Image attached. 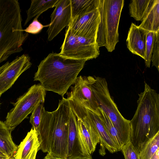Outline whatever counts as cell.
I'll use <instances>...</instances> for the list:
<instances>
[{
    "instance_id": "cell-8",
    "label": "cell",
    "mask_w": 159,
    "mask_h": 159,
    "mask_svg": "<svg viewBox=\"0 0 159 159\" xmlns=\"http://www.w3.org/2000/svg\"><path fill=\"white\" fill-rule=\"evenodd\" d=\"M99 48L96 40L76 35L68 27L59 54L67 57L87 61L98 56Z\"/></svg>"
},
{
    "instance_id": "cell-16",
    "label": "cell",
    "mask_w": 159,
    "mask_h": 159,
    "mask_svg": "<svg viewBox=\"0 0 159 159\" xmlns=\"http://www.w3.org/2000/svg\"><path fill=\"white\" fill-rule=\"evenodd\" d=\"M40 149L37 132L32 128L18 146L13 156L15 159H30L35 151Z\"/></svg>"
},
{
    "instance_id": "cell-11",
    "label": "cell",
    "mask_w": 159,
    "mask_h": 159,
    "mask_svg": "<svg viewBox=\"0 0 159 159\" xmlns=\"http://www.w3.org/2000/svg\"><path fill=\"white\" fill-rule=\"evenodd\" d=\"M100 15L98 8L71 19L68 26L76 35L96 41Z\"/></svg>"
},
{
    "instance_id": "cell-14",
    "label": "cell",
    "mask_w": 159,
    "mask_h": 159,
    "mask_svg": "<svg viewBox=\"0 0 159 159\" xmlns=\"http://www.w3.org/2000/svg\"><path fill=\"white\" fill-rule=\"evenodd\" d=\"M147 31L132 23L126 39L127 47L129 50L144 59Z\"/></svg>"
},
{
    "instance_id": "cell-18",
    "label": "cell",
    "mask_w": 159,
    "mask_h": 159,
    "mask_svg": "<svg viewBox=\"0 0 159 159\" xmlns=\"http://www.w3.org/2000/svg\"><path fill=\"white\" fill-rule=\"evenodd\" d=\"M12 131L4 122L0 120V149L10 158L13 156L18 148L12 140Z\"/></svg>"
},
{
    "instance_id": "cell-20",
    "label": "cell",
    "mask_w": 159,
    "mask_h": 159,
    "mask_svg": "<svg viewBox=\"0 0 159 159\" xmlns=\"http://www.w3.org/2000/svg\"><path fill=\"white\" fill-rule=\"evenodd\" d=\"M71 19L97 8L98 0H70Z\"/></svg>"
},
{
    "instance_id": "cell-28",
    "label": "cell",
    "mask_w": 159,
    "mask_h": 159,
    "mask_svg": "<svg viewBox=\"0 0 159 159\" xmlns=\"http://www.w3.org/2000/svg\"><path fill=\"white\" fill-rule=\"evenodd\" d=\"M40 15L35 17L29 26L25 29L23 30V31L28 34H36L39 33L43 28L49 27V24L48 25H43L38 20V19Z\"/></svg>"
},
{
    "instance_id": "cell-5",
    "label": "cell",
    "mask_w": 159,
    "mask_h": 159,
    "mask_svg": "<svg viewBox=\"0 0 159 159\" xmlns=\"http://www.w3.org/2000/svg\"><path fill=\"white\" fill-rule=\"evenodd\" d=\"M124 0H98L100 15L96 42L98 47L104 46L111 52L119 41L118 27L124 5Z\"/></svg>"
},
{
    "instance_id": "cell-19",
    "label": "cell",
    "mask_w": 159,
    "mask_h": 159,
    "mask_svg": "<svg viewBox=\"0 0 159 159\" xmlns=\"http://www.w3.org/2000/svg\"><path fill=\"white\" fill-rule=\"evenodd\" d=\"M29 8L26 11L27 17L25 26L33 18L46 11L50 8L55 7L59 0H31Z\"/></svg>"
},
{
    "instance_id": "cell-7",
    "label": "cell",
    "mask_w": 159,
    "mask_h": 159,
    "mask_svg": "<svg viewBox=\"0 0 159 159\" xmlns=\"http://www.w3.org/2000/svg\"><path fill=\"white\" fill-rule=\"evenodd\" d=\"M46 90L40 84L32 86L20 97L8 112L4 122L12 131L32 113L39 104L44 102Z\"/></svg>"
},
{
    "instance_id": "cell-25",
    "label": "cell",
    "mask_w": 159,
    "mask_h": 159,
    "mask_svg": "<svg viewBox=\"0 0 159 159\" xmlns=\"http://www.w3.org/2000/svg\"><path fill=\"white\" fill-rule=\"evenodd\" d=\"M43 107V103L39 104L33 110L30 117V122L32 128L37 132L40 124Z\"/></svg>"
},
{
    "instance_id": "cell-17",
    "label": "cell",
    "mask_w": 159,
    "mask_h": 159,
    "mask_svg": "<svg viewBox=\"0 0 159 159\" xmlns=\"http://www.w3.org/2000/svg\"><path fill=\"white\" fill-rule=\"evenodd\" d=\"M139 26L147 31L159 30V0H152Z\"/></svg>"
},
{
    "instance_id": "cell-9",
    "label": "cell",
    "mask_w": 159,
    "mask_h": 159,
    "mask_svg": "<svg viewBox=\"0 0 159 159\" xmlns=\"http://www.w3.org/2000/svg\"><path fill=\"white\" fill-rule=\"evenodd\" d=\"M74 84L70 86V92L66 93L67 99L74 100L99 115L100 107L91 89L89 76L77 77Z\"/></svg>"
},
{
    "instance_id": "cell-4",
    "label": "cell",
    "mask_w": 159,
    "mask_h": 159,
    "mask_svg": "<svg viewBox=\"0 0 159 159\" xmlns=\"http://www.w3.org/2000/svg\"><path fill=\"white\" fill-rule=\"evenodd\" d=\"M20 4L17 0H0V64L20 52L29 34L24 33Z\"/></svg>"
},
{
    "instance_id": "cell-33",
    "label": "cell",
    "mask_w": 159,
    "mask_h": 159,
    "mask_svg": "<svg viewBox=\"0 0 159 159\" xmlns=\"http://www.w3.org/2000/svg\"><path fill=\"white\" fill-rule=\"evenodd\" d=\"M0 155H2V156L7 157V155L0 149Z\"/></svg>"
},
{
    "instance_id": "cell-24",
    "label": "cell",
    "mask_w": 159,
    "mask_h": 159,
    "mask_svg": "<svg viewBox=\"0 0 159 159\" xmlns=\"http://www.w3.org/2000/svg\"><path fill=\"white\" fill-rule=\"evenodd\" d=\"M154 32L148 31L147 34L145 52V63L146 67H150L154 43Z\"/></svg>"
},
{
    "instance_id": "cell-22",
    "label": "cell",
    "mask_w": 159,
    "mask_h": 159,
    "mask_svg": "<svg viewBox=\"0 0 159 159\" xmlns=\"http://www.w3.org/2000/svg\"><path fill=\"white\" fill-rule=\"evenodd\" d=\"M99 116L103 122L107 130L111 139L114 142L119 151H120L123 145L119 134L109 117L102 110L99 108Z\"/></svg>"
},
{
    "instance_id": "cell-26",
    "label": "cell",
    "mask_w": 159,
    "mask_h": 159,
    "mask_svg": "<svg viewBox=\"0 0 159 159\" xmlns=\"http://www.w3.org/2000/svg\"><path fill=\"white\" fill-rule=\"evenodd\" d=\"M125 159H140L139 152L129 140L121 148Z\"/></svg>"
},
{
    "instance_id": "cell-27",
    "label": "cell",
    "mask_w": 159,
    "mask_h": 159,
    "mask_svg": "<svg viewBox=\"0 0 159 159\" xmlns=\"http://www.w3.org/2000/svg\"><path fill=\"white\" fill-rule=\"evenodd\" d=\"M151 61L152 66L159 70V30L154 32Z\"/></svg>"
},
{
    "instance_id": "cell-13",
    "label": "cell",
    "mask_w": 159,
    "mask_h": 159,
    "mask_svg": "<svg viewBox=\"0 0 159 159\" xmlns=\"http://www.w3.org/2000/svg\"><path fill=\"white\" fill-rule=\"evenodd\" d=\"M51 15V22L47 32L48 40L52 41L71 20L70 0H59Z\"/></svg>"
},
{
    "instance_id": "cell-6",
    "label": "cell",
    "mask_w": 159,
    "mask_h": 159,
    "mask_svg": "<svg viewBox=\"0 0 159 159\" xmlns=\"http://www.w3.org/2000/svg\"><path fill=\"white\" fill-rule=\"evenodd\" d=\"M89 78L91 89L99 107L112 122L124 145L130 140V120L125 119L119 111L110 95L106 80L95 76H89Z\"/></svg>"
},
{
    "instance_id": "cell-30",
    "label": "cell",
    "mask_w": 159,
    "mask_h": 159,
    "mask_svg": "<svg viewBox=\"0 0 159 159\" xmlns=\"http://www.w3.org/2000/svg\"><path fill=\"white\" fill-rule=\"evenodd\" d=\"M150 159H159V149L157 150Z\"/></svg>"
},
{
    "instance_id": "cell-29",
    "label": "cell",
    "mask_w": 159,
    "mask_h": 159,
    "mask_svg": "<svg viewBox=\"0 0 159 159\" xmlns=\"http://www.w3.org/2000/svg\"><path fill=\"white\" fill-rule=\"evenodd\" d=\"M44 159H67V158H62L54 157L51 154L48 153L44 157Z\"/></svg>"
},
{
    "instance_id": "cell-12",
    "label": "cell",
    "mask_w": 159,
    "mask_h": 159,
    "mask_svg": "<svg viewBox=\"0 0 159 159\" xmlns=\"http://www.w3.org/2000/svg\"><path fill=\"white\" fill-rule=\"evenodd\" d=\"M67 159H92L84 145L78 128L77 116L71 107L68 121Z\"/></svg>"
},
{
    "instance_id": "cell-34",
    "label": "cell",
    "mask_w": 159,
    "mask_h": 159,
    "mask_svg": "<svg viewBox=\"0 0 159 159\" xmlns=\"http://www.w3.org/2000/svg\"><path fill=\"white\" fill-rule=\"evenodd\" d=\"M11 159H15L14 157H13V156L11 158Z\"/></svg>"
},
{
    "instance_id": "cell-32",
    "label": "cell",
    "mask_w": 159,
    "mask_h": 159,
    "mask_svg": "<svg viewBox=\"0 0 159 159\" xmlns=\"http://www.w3.org/2000/svg\"><path fill=\"white\" fill-rule=\"evenodd\" d=\"M11 158L0 155V159H11Z\"/></svg>"
},
{
    "instance_id": "cell-3",
    "label": "cell",
    "mask_w": 159,
    "mask_h": 159,
    "mask_svg": "<svg viewBox=\"0 0 159 159\" xmlns=\"http://www.w3.org/2000/svg\"><path fill=\"white\" fill-rule=\"evenodd\" d=\"M138 95L137 108L130 120V141L139 153L159 132V95L145 82L144 91Z\"/></svg>"
},
{
    "instance_id": "cell-10",
    "label": "cell",
    "mask_w": 159,
    "mask_h": 159,
    "mask_svg": "<svg viewBox=\"0 0 159 159\" xmlns=\"http://www.w3.org/2000/svg\"><path fill=\"white\" fill-rule=\"evenodd\" d=\"M31 65L29 56L23 54L0 66V96L10 88L20 75Z\"/></svg>"
},
{
    "instance_id": "cell-23",
    "label": "cell",
    "mask_w": 159,
    "mask_h": 159,
    "mask_svg": "<svg viewBox=\"0 0 159 159\" xmlns=\"http://www.w3.org/2000/svg\"><path fill=\"white\" fill-rule=\"evenodd\" d=\"M159 149V132L150 139L139 153L140 159H150Z\"/></svg>"
},
{
    "instance_id": "cell-1",
    "label": "cell",
    "mask_w": 159,
    "mask_h": 159,
    "mask_svg": "<svg viewBox=\"0 0 159 159\" xmlns=\"http://www.w3.org/2000/svg\"><path fill=\"white\" fill-rule=\"evenodd\" d=\"M86 61L50 53L38 66L34 80L39 81L46 91L56 93L63 98L74 84Z\"/></svg>"
},
{
    "instance_id": "cell-36",
    "label": "cell",
    "mask_w": 159,
    "mask_h": 159,
    "mask_svg": "<svg viewBox=\"0 0 159 159\" xmlns=\"http://www.w3.org/2000/svg\"><path fill=\"white\" fill-rule=\"evenodd\" d=\"M36 158H34V159H35Z\"/></svg>"
},
{
    "instance_id": "cell-21",
    "label": "cell",
    "mask_w": 159,
    "mask_h": 159,
    "mask_svg": "<svg viewBox=\"0 0 159 159\" xmlns=\"http://www.w3.org/2000/svg\"><path fill=\"white\" fill-rule=\"evenodd\" d=\"M152 0H132L129 4L130 16L135 20L142 21Z\"/></svg>"
},
{
    "instance_id": "cell-2",
    "label": "cell",
    "mask_w": 159,
    "mask_h": 159,
    "mask_svg": "<svg viewBox=\"0 0 159 159\" xmlns=\"http://www.w3.org/2000/svg\"><path fill=\"white\" fill-rule=\"evenodd\" d=\"M70 107L67 98L59 100L57 108L52 112L43 108L37 131L41 149L57 157L67 158L68 121Z\"/></svg>"
},
{
    "instance_id": "cell-35",
    "label": "cell",
    "mask_w": 159,
    "mask_h": 159,
    "mask_svg": "<svg viewBox=\"0 0 159 159\" xmlns=\"http://www.w3.org/2000/svg\"><path fill=\"white\" fill-rule=\"evenodd\" d=\"M1 96H0V97H1Z\"/></svg>"
},
{
    "instance_id": "cell-31",
    "label": "cell",
    "mask_w": 159,
    "mask_h": 159,
    "mask_svg": "<svg viewBox=\"0 0 159 159\" xmlns=\"http://www.w3.org/2000/svg\"><path fill=\"white\" fill-rule=\"evenodd\" d=\"M38 151L39 150L38 149H36L35 150L30 159H34V158H36V154Z\"/></svg>"
},
{
    "instance_id": "cell-15",
    "label": "cell",
    "mask_w": 159,
    "mask_h": 159,
    "mask_svg": "<svg viewBox=\"0 0 159 159\" xmlns=\"http://www.w3.org/2000/svg\"><path fill=\"white\" fill-rule=\"evenodd\" d=\"M85 110L88 116L94 125L99 136L100 146L99 150V154L102 156H104L106 154V149L111 153L119 151L110 136L99 116L88 109L85 108Z\"/></svg>"
}]
</instances>
